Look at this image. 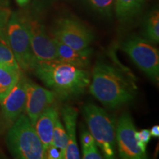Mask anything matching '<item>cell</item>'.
<instances>
[{
	"mask_svg": "<svg viewBox=\"0 0 159 159\" xmlns=\"http://www.w3.org/2000/svg\"><path fill=\"white\" fill-rule=\"evenodd\" d=\"M89 91L105 107L115 109L134 100L136 86L132 77L115 66L99 61L93 69Z\"/></svg>",
	"mask_w": 159,
	"mask_h": 159,
	"instance_id": "obj_1",
	"label": "cell"
},
{
	"mask_svg": "<svg viewBox=\"0 0 159 159\" xmlns=\"http://www.w3.org/2000/svg\"><path fill=\"white\" fill-rule=\"evenodd\" d=\"M33 71L49 90L62 99L80 97L91 82L90 72L86 69L57 59L37 61Z\"/></svg>",
	"mask_w": 159,
	"mask_h": 159,
	"instance_id": "obj_2",
	"label": "cell"
},
{
	"mask_svg": "<svg viewBox=\"0 0 159 159\" xmlns=\"http://www.w3.org/2000/svg\"><path fill=\"white\" fill-rule=\"evenodd\" d=\"M6 143L12 156L16 158H44L42 143L27 115L21 114L10 127Z\"/></svg>",
	"mask_w": 159,
	"mask_h": 159,
	"instance_id": "obj_3",
	"label": "cell"
},
{
	"mask_svg": "<svg viewBox=\"0 0 159 159\" xmlns=\"http://www.w3.org/2000/svg\"><path fill=\"white\" fill-rule=\"evenodd\" d=\"M83 114L89 132L95 139L105 158H115L116 124L108 113L97 105L89 103L83 108Z\"/></svg>",
	"mask_w": 159,
	"mask_h": 159,
	"instance_id": "obj_4",
	"label": "cell"
},
{
	"mask_svg": "<svg viewBox=\"0 0 159 159\" xmlns=\"http://www.w3.org/2000/svg\"><path fill=\"white\" fill-rule=\"evenodd\" d=\"M5 35L21 70L33 71L37 60L32 49L28 28L24 16L16 13H11Z\"/></svg>",
	"mask_w": 159,
	"mask_h": 159,
	"instance_id": "obj_5",
	"label": "cell"
},
{
	"mask_svg": "<svg viewBox=\"0 0 159 159\" xmlns=\"http://www.w3.org/2000/svg\"><path fill=\"white\" fill-rule=\"evenodd\" d=\"M121 48L147 76L155 81H158V51L150 44V42L142 38L133 35L122 42Z\"/></svg>",
	"mask_w": 159,
	"mask_h": 159,
	"instance_id": "obj_6",
	"label": "cell"
},
{
	"mask_svg": "<svg viewBox=\"0 0 159 159\" xmlns=\"http://www.w3.org/2000/svg\"><path fill=\"white\" fill-rule=\"evenodd\" d=\"M51 36L75 49L87 48L94 39V33L89 27L72 17L57 19L52 30Z\"/></svg>",
	"mask_w": 159,
	"mask_h": 159,
	"instance_id": "obj_7",
	"label": "cell"
},
{
	"mask_svg": "<svg viewBox=\"0 0 159 159\" xmlns=\"http://www.w3.org/2000/svg\"><path fill=\"white\" fill-rule=\"evenodd\" d=\"M24 18L28 28L32 49L37 61L56 60L57 54L54 40L48 34L43 24L37 17Z\"/></svg>",
	"mask_w": 159,
	"mask_h": 159,
	"instance_id": "obj_8",
	"label": "cell"
},
{
	"mask_svg": "<svg viewBox=\"0 0 159 159\" xmlns=\"http://www.w3.org/2000/svg\"><path fill=\"white\" fill-rule=\"evenodd\" d=\"M136 130L130 114L125 112L119 117L116 129L119 155L124 159H144L146 152L139 148L135 134Z\"/></svg>",
	"mask_w": 159,
	"mask_h": 159,
	"instance_id": "obj_9",
	"label": "cell"
},
{
	"mask_svg": "<svg viewBox=\"0 0 159 159\" xmlns=\"http://www.w3.org/2000/svg\"><path fill=\"white\" fill-rule=\"evenodd\" d=\"M27 81V79L21 75L13 89L0 102L3 128H10L25 111Z\"/></svg>",
	"mask_w": 159,
	"mask_h": 159,
	"instance_id": "obj_10",
	"label": "cell"
},
{
	"mask_svg": "<svg viewBox=\"0 0 159 159\" xmlns=\"http://www.w3.org/2000/svg\"><path fill=\"white\" fill-rule=\"evenodd\" d=\"M55 96L52 91L27 79L25 111L33 125L43 111L53 104Z\"/></svg>",
	"mask_w": 159,
	"mask_h": 159,
	"instance_id": "obj_11",
	"label": "cell"
},
{
	"mask_svg": "<svg viewBox=\"0 0 159 159\" xmlns=\"http://www.w3.org/2000/svg\"><path fill=\"white\" fill-rule=\"evenodd\" d=\"M61 116L65 125L68 143L64 158L79 159L80 158V151L77 145L76 137L77 121L78 116V111L71 105H66L61 109Z\"/></svg>",
	"mask_w": 159,
	"mask_h": 159,
	"instance_id": "obj_12",
	"label": "cell"
},
{
	"mask_svg": "<svg viewBox=\"0 0 159 159\" xmlns=\"http://www.w3.org/2000/svg\"><path fill=\"white\" fill-rule=\"evenodd\" d=\"M53 40L56 47L57 60L83 69L87 68L90 64L93 54V49L91 48L87 47L83 49H75L57 40Z\"/></svg>",
	"mask_w": 159,
	"mask_h": 159,
	"instance_id": "obj_13",
	"label": "cell"
},
{
	"mask_svg": "<svg viewBox=\"0 0 159 159\" xmlns=\"http://www.w3.org/2000/svg\"><path fill=\"white\" fill-rule=\"evenodd\" d=\"M58 118V111L56 106L52 104L43 111L35 123V131L42 143L43 150H45L52 144L53 129Z\"/></svg>",
	"mask_w": 159,
	"mask_h": 159,
	"instance_id": "obj_14",
	"label": "cell"
},
{
	"mask_svg": "<svg viewBox=\"0 0 159 159\" xmlns=\"http://www.w3.org/2000/svg\"><path fill=\"white\" fill-rule=\"evenodd\" d=\"M144 0H115L114 9L120 22L126 23L134 19L142 11Z\"/></svg>",
	"mask_w": 159,
	"mask_h": 159,
	"instance_id": "obj_15",
	"label": "cell"
},
{
	"mask_svg": "<svg viewBox=\"0 0 159 159\" xmlns=\"http://www.w3.org/2000/svg\"><path fill=\"white\" fill-rule=\"evenodd\" d=\"M21 75V70L0 65V102L13 89Z\"/></svg>",
	"mask_w": 159,
	"mask_h": 159,
	"instance_id": "obj_16",
	"label": "cell"
},
{
	"mask_svg": "<svg viewBox=\"0 0 159 159\" xmlns=\"http://www.w3.org/2000/svg\"><path fill=\"white\" fill-rule=\"evenodd\" d=\"M144 39L149 42L158 43L159 41V13L158 10H155L149 14L145 20Z\"/></svg>",
	"mask_w": 159,
	"mask_h": 159,
	"instance_id": "obj_17",
	"label": "cell"
},
{
	"mask_svg": "<svg viewBox=\"0 0 159 159\" xmlns=\"http://www.w3.org/2000/svg\"><path fill=\"white\" fill-rule=\"evenodd\" d=\"M0 65L11 67L17 70H21L7 43L6 36L0 37Z\"/></svg>",
	"mask_w": 159,
	"mask_h": 159,
	"instance_id": "obj_18",
	"label": "cell"
},
{
	"mask_svg": "<svg viewBox=\"0 0 159 159\" xmlns=\"http://www.w3.org/2000/svg\"><path fill=\"white\" fill-rule=\"evenodd\" d=\"M67 143H68V138H67L66 132L65 128L61 122V119L58 118L53 129L52 139V145L59 148L62 151L63 154V158L65 157V152L66 150Z\"/></svg>",
	"mask_w": 159,
	"mask_h": 159,
	"instance_id": "obj_19",
	"label": "cell"
},
{
	"mask_svg": "<svg viewBox=\"0 0 159 159\" xmlns=\"http://www.w3.org/2000/svg\"><path fill=\"white\" fill-rule=\"evenodd\" d=\"M85 2L99 14L111 16L114 8L115 0H85Z\"/></svg>",
	"mask_w": 159,
	"mask_h": 159,
	"instance_id": "obj_20",
	"label": "cell"
},
{
	"mask_svg": "<svg viewBox=\"0 0 159 159\" xmlns=\"http://www.w3.org/2000/svg\"><path fill=\"white\" fill-rule=\"evenodd\" d=\"M135 136H136L139 148L143 151L146 152V146L151 139L150 131L147 130V129H144V130L139 131V132L136 131V134H135Z\"/></svg>",
	"mask_w": 159,
	"mask_h": 159,
	"instance_id": "obj_21",
	"label": "cell"
},
{
	"mask_svg": "<svg viewBox=\"0 0 159 159\" xmlns=\"http://www.w3.org/2000/svg\"><path fill=\"white\" fill-rule=\"evenodd\" d=\"M11 12L9 9L0 7V37H5L7 24L11 16Z\"/></svg>",
	"mask_w": 159,
	"mask_h": 159,
	"instance_id": "obj_22",
	"label": "cell"
},
{
	"mask_svg": "<svg viewBox=\"0 0 159 159\" xmlns=\"http://www.w3.org/2000/svg\"><path fill=\"white\" fill-rule=\"evenodd\" d=\"M83 158L84 159H102V155L98 150L97 145L90 148H82Z\"/></svg>",
	"mask_w": 159,
	"mask_h": 159,
	"instance_id": "obj_23",
	"label": "cell"
},
{
	"mask_svg": "<svg viewBox=\"0 0 159 159\" xmlns=\"http://www.w3.org/2000/svg\"><path fill=\"white\" fill-rule=\"evenodd\" d=\"M80 142L82 145V148H90V147L95 146L97 143L95 142V139L91 133L88 130H83L80 134Z\"/></svg>",
	"mask_w": 159,
	"mask_h": 159,
	"instance_id": "obj_24",
	"label": "cell"
},
{
	"mask_svg": "<svg viewBox=\"0 0 159 159\" xmlns=\"http://www.w3.org/2000/svg\"><path fill=\"white\" fill-rule=\"evenodd\" d=\"M44 158L63 159V154L59 148L51 144L44 150Z\"/></svg>",
	"mask_w": 159,
	"mask_h": 159,
	"instance_id": "obj_25",
	"label": "cell"
},
{
	"mask_svg": "<svg viewBox=\"0 0 159 159\" xmlns=\"http://www.w3.org/2000/svg\"><path fill=\"white\" fill-rule=\"evenodd\" d=\"M150 134L151 136L155 137V138H158L159 137V126L158 125H155L151 128Z\"/></svg>",
	"mask_w": 159,
	"mask_h": 159,
	"instance_id": "obj_26",
	"label": "cell"
},
{
	"mask_svg": "<svg viewBox=\"0 0 159 159\" xmlns=\"http://www.w3.org/2000/svg\"><path fill=\"white\" fill-rule=\"evenodd\" d=\"M16 2L19 4V5L21 6H23V5H25L26 4H27L30 0H16Z\"/></svg>",
	"mask_w": 159,
	"mask_h": 159,
	"instance_id": "obj_27",
	"label": "cell"
},
{
	"mask_svg": "<svg viewBox=\"0 0 159 159\" xmlns=\"http://www.w3.org/2000/svg\"><path fill=\"white\" fill-rule=\"evenodd\" d=\"M2 114H1V108H0V130H2Z\"/></svg>",
	"mask_w": 159,
	"mask_h": 159,
	"instance_id": "obj_28",
	"label": "cell"
},
{
	"mask_svg": "<svg viewBox=\"0 0 159 159\" xmlns=\"http://www.w3.org/2000/svg\"><path fill=\"white\" fill-rule=\"evenodd\" d=\"M2 153H1V151H0V158H2Z\"/></svg>",
	"mask_w": 159,
	"mask_h": 159,
	"instance_id": "obj_29",
	"label": "cell"
}]
</instances>
